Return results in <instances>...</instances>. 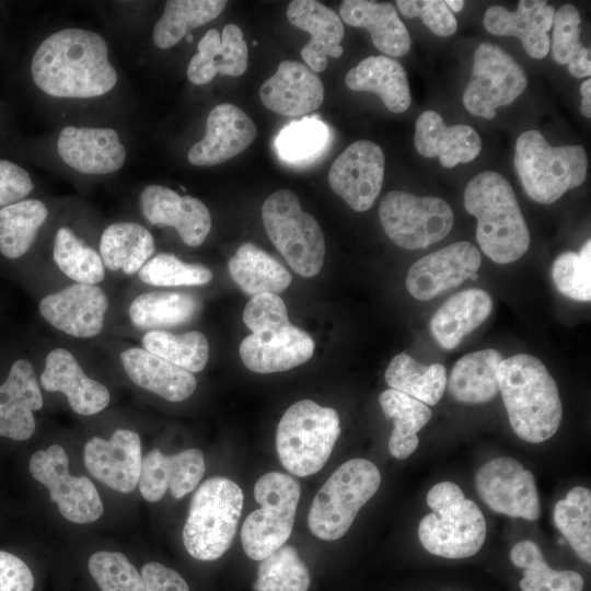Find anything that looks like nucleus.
Instances as JSON below:
<instances>
[{
  "instance_id": "f704fd0d",
  "label": "nucleus",
  "mask_w": 591,
  "mask_h": 591,
  "mask_svg": "<svg viewBox=\"0 0 591 591\" xmlns=\"http://www.w3.org/2000/svg\"><path fill=\"white\" fill-rule=\"evenodd\" d=\"M502 355L491 348L474 351L460 358L452 368L448 390L463 404H483L499 392L498 368Z\"/></svg>"
},
{
  "instance_id": "9b49d317",
  "label": "nucleus",
  "mask_w": 591,
  "mask_h": 591,
  "mask_svg": "<svg viewBox=\"0 0 591 591\" xmlns=\"http://www.w3.org/2000/svg\"><path fill=\"white\" fill-rule=\"evenodd\" d=\"M300 495L299 482L287 474L269 472L258 478L254 498L260 507L246 517L241 530L247 557L263 560L288 541Z\"/></svg>"
},
{
  "instance_id": "864d4df0",
  "label": "nucleus",
  "mask_w": 591,
  "mask_h": 591,
  "mask_svg": "<svg viewBox=\"0 0 591 591\" xmlns=\"http://www.w3.org/2000/svg\"><path fill=\"white\" fill-rule=\"evenodd\" d=\"M88 567L101 591H147L141 573L121 553L96 552Z\"/></svg>"
},
{
  "instance_id": "4d7b16f0",
  "label": "nucleus",
  "mask_w": 591,
  "mask_h": 591,
  "mask_svg": "<svg viewBox=\"0 0 591 591\" xmlns=\"http://www.w3.org/2000/svg\"><path fill=\"white\" fill-rule=\"evenodd\" d=\"M34 577L18 556L0 551V591H32Z\"/></svg>"
},
{
  "instance_id": "6e6552de",
  "label": "nucleus",
  "mask_w": 591,
  "mask_h": 591,
  "mask_svg": "<svg viewBox=\"0 0 591 591\" xmlns=\"http://www.w3.org/2000/svg\"><path fill=\"white\" fill-rule=\"evenodd\" d=\"M340 433L338 413L311 399L292 404L282 415L276 432V449L283 467L305 477L326 464Z\"/></svg>"
},
{
  "instance_id": "a878e982",
  "label": "nucleus",
  "mask_w": 591,
  "mask_h": 591,
  "mask_svg": "<svg viewBox=\"0 0 591 591\" xmlns=\"http://www.w3.org/2000/svg\"><path fill=\"white\" fill-rule=\"evenodd\" d=\"M43 405L32 363L25 359L16 360L0 385V436L16 441L31 438L36 426L33 412Z\"/></svg>"
},
{
  "instance_id": "b1692460",
  "label": "nucleus",
  "mask_w": 591,
  "mask_h": 591,
  "mask_svg": "<svg viewBox=\"0 0 591 591\" xmlns=\"http://www.w3.org/2000/svg\"><path fill=\"white\" fill-rule=\"evenodd\" d=\"M262 103L271 112L297 117L317 109L324 100L318 76L299 61L283 60L260 86Z\"/></svg>"
},
{
  "instance_id": "f3484780",
  "label": "nucleus",
  "mask_w": 591,
  "mask_h": 591,
  "mask_svg": "<svg viewBox=\"0 0 591 591\" xmlns=\"http://www.w3.org/2000/svg\"><path fill=\"white\" fill-rule=\"evenodd\" d=\"M480 265L475 245L455 242L414 263L406 276V288L415 299L428 301L462 285Z\"/></svg>"
},
{
  "instance_id": "2f4dec72",
  "label": "nucleus",
  "mask_w": 591,
  "mask_h": 591,
  "mask_svg": "<svg viewBox=\"0 0 591 591\" xmlns=\"http://www.w3.org/2000/svg\"><path fill=\"white\" fill-rule=\"evenodd\" d=\"M339 15L346 24L366 28L375 48L387 56L402 57L410 49V35L391 3L344 0Z\"/></svg>"
},
{
  "instance_id": "ddd939ff",
  "label": "nucleus",
  "mask_w": 591,
  "mask_h": 591,
  "mask_svg": "<svg viewBox=\"0 0 591 591\" xmlns=\"http://www.w3.org/2000/svg\"><path fill=\"white\" fill-rule=\"evenodd\" d=\"M524 70L501 47L477 46L471 79L463 92V105L473 115L491 119L496 109L511 104L526 88Z\"/></svg>"
},
{
  "instance_id": "8fccbe9b",
  "label": "nucleus",
  "mask_w": 591,
  "mask_h": 591,
  "mask_svg": "<svg viewBox=\"0 0 591 591\" xmlns=\"http://www.w3.org/2000/svg\"><path fill=\"white\" fill-rule=\"evenodd\" d=\"M328 142V127L316 117H306L282 128L275 146L281 160L303 163L320 154Z\"/></svg>"
},
{
  "instance_id": "4be33fe9",
  "label": "nucleus",
  "mask_w": 591,
  "mask_h": 591,
  "mask_svg": "<svg viewBox=\"0 0 591 591\" xmlns=\"http://www.w3.org/2000/svg\"><path fill=\"white\" fill-rule=\"evenodd\" d=\"M205 471V459L199 449L166 455L155 448L142 459L139 490L149 502L161 500L166 490L173 498L181 499L197 487Z\"/></svg>"
},
{
  "instance_id": "e433bc0d",
  "label": "nucleus",
  "mask_w": 591,
  "mask_h": 591,
  "mask_svg": "<svg viewBox=\"0 0 591 591\" xmlns=\"http://www.w3.org/2000/svg\"><path fill=\"white\" fill-rule=\"evenodd\" d=\"M154 252L152 234L135 222L108 225L100 240V256L105 268L132 275L141 269Z\"/></svg>"
},
{
  "instance_id": "680f3d73",
  "label": "nucleus",
  "mask_w": 591,
  "mask_h": 591,
  "mask_svg": "<svg viewBox=\"0 0 591 591\" xmlns=\"http://www.w3.org/2000/svg\"><path fill=\"white\" fill-rule=\"evenodd\" d=\"M186 39H187L188 43H190V42L193 40V35L187 34V35H186Z\"/></svg>"
},
{
  "instance_id": "f257e3e1",
  "label": "nucleus",
  "mask_w": 591,
  "mask_h": 591,
  "mask_svg": "<svg viewBox=\"0 0 591 591\" xmlns=\"http://www.w3.org/2000/svg\"><path fill=\"white\" fill-rule=\"evenodd\" d=\"M31 72L35 84L55 97H95L117 83L105 39L81 28L60 30L44 39L33 56Z\"/></svg>"
},
{
  "instance_id": "79ce46f5",
  "label": "nucleus",
  "mask_w": 591,
  "mask_h": 591,
  "mask_svg": "<svg viewBox=\"0 0 591 591\" xmlns=\"http://www.w3.org/2000/svg\"><path fill=\"white\" fill-rule=\"evenodd\" d=\"M514 566L523 569L519 584L522 591H582L584 581L580 573L572 570L552 569L538 545L524 540L510 551Z\"/></svg>"
},
{
  "instance_id": "bb28decb",
  "label": "nucleus",
  "mask_w": 591,
  "mask_h": 591,
  "mask_svg": "<svg viewBox=\"0 0 591 591\" xmlns=\"http://www.w3.org/2000/svg\"><path fill=\"white\" fill-rule=\"evenodd\" d=\"M39 381L44 390L65 394L72 410L83 416L102 412L111 399L108 390L89 378L65 348H55L47 355Z\"/></svg>"
},
{
  "instance_id": "a211bd4d",
  "label": "nucleus",
  "mask_w": 591,
  "mask_h": 591,
  "mask_svg": "<svg viewBox=\"0 0 591 591\" xmlns=\"http://www.w3.org/2000/svg\"><path fill=\"white\" fill-rule=\"evenodd\" d=\"M108 300L95 285L74 283L46 296L40 315L57 329L78 338H90L103 328Z\"/></svg>"
},
{
  "instance_id": "a18cd8bd",
  "label": "nucleus",
  "mask_w": 591,
  "mask_h": 591,
  "mask_svg": "<svg viewBox=\"0 0 591 591\" xmlns=\"http://www.w3.org/2000/svg\"><path fill=\"white\" fill-rule=\"evenodd\" d=\"M147 351L190 373L201 371L209 359V343L197 331L173 334L166 331H149L142 337Z\"/></svg>"
},
{
  "instance_id": "49530a36",
  "label": "nucleus",
  "mask_w": 591,
  "mask_h": 591,
  "mask_svg": "<svg viewBox=\"0 0 591 591\" xmlns=\"http://www.w3.org/2000/svg\"><path fill=\"white\" fill-rule=\"evenodd\" d=\"M554 523L571 548L587 564L591 563V491L577 486L554 507Z\"/></svg>"
},
{
  "instance_id": "f8f14e48",
  "label": "nucleus",
  "mask_w": 591,
  "mask_h": 591,
  "mask_svg": "<svg viewBox=\"0 0 591 591\" xmlns=\"http://www.w3.org/2000/svg\"><path fill=\"white\" fill-rule=\"evenodd\" d=\"M379 217L389 239L405 250L425 248L441 241L454 222L445 200L402 190L389 192L383 197Z\"/></svg>"
},
{
  "instance_id": "423d86ee",
  "label": "nucleus",
  "mask_w": 591,
  "mask_h": 591,
  "mask_svg": "<svg viewBox=\"0 0 591 591\" xmlns=\"http://www.w3.org/2000/svg\"><path fill=\"white\" fill-rule=\"evenodd\" d=\"M244 496L240 486L223 476L205 480L195 491L183 529V543L190 556L210 561L231 546Z\"/></svg>"
},
{
  "instance_id": "37998d69",
  "label": "nucleus",
  "mask_w": 591,
  "mask_h": 591,
  "mask_svg": "<svg viewBox=\"0 0 591 591\" xmlns=\"http://www.w3.org/2000/svg\"><path fill=\"white\" fill-rule=\"evenodd\" d=\"M48 210L37 199H26L0 209V253L10 259L24 255L32 246Z\"/></svg>"
},
{
  "instance_id": "1a4fd4ad",
  "label": "nucleus",
  "mask_w": 591,
  "mask_h": 591,
  "mask_svg": "<svg viewBox=\"0 0 591 591\" xmlns=\"http://www.w3.org/2000/svg\"><path fill=\"white\" fill-rule=\"evenodd\" d=\"M380 484V471L371 461L352 459L343 463L313 499L308 517L312 534L324 541L344 536Z\"/></svg>"
},
{
  "instance_id": "3c124183",
  "label": "nucleus",
  "mask_w": 591,
  "mask_h": 591,
  "mask_svg": "<svg viewBox=\"0 0 591 591\" xmlns=\"http://www.w3.org/2000/svg\"><path fill=\"white\" fill-rule=\"evenodd\" d=\"M141 281L158 287L200 286L212 279V271L200 264L184 263L171 253H160L138 271Z\"/></svg>"
},
{
  "instance_id": "de8ad7c7",
  "label": "nucleus",
  "mask_w": 591,
  "mask_h": 591,
  "mask_svg": "<svg viewBox=\"0 0 591 591\" xmlns=\"http://www.w3.org/2000/svg\"><path fill=\"white\" fill-rule=\"evenodd\" d=\"M53 256L58 268L77 283L96 285L104 280L100 254L67 227L56 233Z\"/></svg>"
},
{
  "instance_id": "e2e57ef3",
  "label": "nucleus",
  "mask_w": 591,
  "mask_h": 591,
  "mask_svg": "<svg viewBox=\"0 0 591 591\" xmlns=\"http://www.w3.org/2000/svg\"><path fill=\"white\" fill-rule=\"evenodd\" d=\"M477 277H478L477 274H473V275L470 277V279H471V280H476Z\"/></svg>"
},
{
  "instance_id": "7ed1b4c3",
  "label": "nucleus",
  "mask_w": 591,
  "mask_h": 591,
  "mask_svg": "<svg viewBox=\"0 0 591 591\" xmlns=\"http://www.w3.org/2000/svg\"><path fill=\"white\" fill-rule=\"evenodd\" d=\"M464 207L477 219L476 240L484 254L497 264H509L529 250L530 232L509 182L485 171L464 189Z\"/></svg>"
},
{
  "instance_id": "4c0bfd02",
  "label": "nucleus",
  "mask_w": 591,
  "mask_h": 591,
  "mask_svg": "<svg viewBox=\"0 0 591 591\" xmlns=\"http://www.w3.org/2000/svg\"><path fill=\"white\" fill-rule=\"evenodd\" d=\"M380 406L394 422L389 440L390 453L404 460L415 452L419 444L418 431L431 419L428 405L399 391L389 389L379 396Z\"/></svg>"
},
{
  "instance_id": "09e8293b",
  "label": "nucleus",
  "mask_w": 591,
  "mask_h": 591,
  "mask_svg": "<svg viewBox=\"0 0 591 591\" xmlns=\"http://www.w3.org/2000/svg\"><path fill=\"white\" fill-rule=\"evenodd\" d=\"M311 576L298 551L282 545L258 566L255 591H308Z\"/></svg>"
},
{
  "instance_id": "cd10ccee",
  "label": "nucleus",
  "mask_w": 591,
  "mask_h": 591,
  "mask_svg": "<svg viewBox=\"0 0 591 591\" xmlns=\"http://www.w3.org/2000/svg\"><path fill=\"white\" fill-rule=\"evenodd\" d=\"M289 22L311 34V39L301 49V57L315 73L327 67V58H338L344 49L340 42L345 30L339 15L315 0H293L287 8Z\"/></svg>"
},
{
  "instance_id": "dca6fc26",
  "label": "nucleus",
  "mask_w": 591,
  "mask_h": 591,
  "mask_svg": "<svg viewBox=\"0 0 591 591\" xmlns=\"http://www.w3.org/2000/svg\"><path fill=\"white\" fill-rule=\"evenodd\" d=\"M384 153L379 144L359 140L349 144L328 172L331 188L356 211L372 207L384 177Z\"/></svg>"
},
{
  "instance_id": "412c9836",
  "label": "nucleus",
  "mask_w": 591,
  "mask_h": 591,
  "mask_svg": "<svg viewBox=\"0 0 591 591\" xmlns=\"http://www.w3.org/2000/svg\"><path fill=\"white\" fill-rule=\"evenodd\" d=\"M256 134L245 112L230 103L219 104L209 113L205 136L189 149L187 159L197 166L220 164L248 148Z\"/></svg>"
},
{
  "instance_id": "6e6d98bb",
  "label": "nucleus",
  "mask_w": 591,
  "mask_h": 591,
  "mask_svg": "<svg viewBox=\"0 0 591 591\" xmlns=\"http://www.w3.org/2000/svg\"><path fill=\"white\" fill-rule=\"evenodd\" d=\"M33 189L28 173L13 162L0 160V207L22 201Z\"/></svg>"
},
{
  "instance_id": "5701e85b",
  "label": "nucleus",
  "mask_w": 591,
  "mask_h": 591,
  "mask_svg": "<svg viewBox=\"0 0 591 591\" xmlns=\"http://www.w3.org/2000/svg\"><path fill=\"white\" fill-rule=\"evenodd\" d=\"M62 161L84 174H108L118 171L126 150L112 128L65 127L57 140Z\"/></svg>"
},
{
  "instance_id": "72a5a7b5",
  "label": "nucleus",
  "mask_w": 591,
  "mask_h": 591,
  "mask_svg": "<svg viewBox=\"0 0 591 591\" xmlns=\"http://www.w3.org/2000/svg\"><path fill=\"white\" fill-rule=\"evenodd\" d=\"M345 83L350 90L376 94L393 113L405 112L412 103L404 68L384 55L362 59L347 72Z\"/></svg>"
},
{
  "instance_id": "6ab92c4d",
  "label": "nucleus",
  "mask_w": 591,
  "mask_h": 591,
  "mask_svg": "<svg viewBox=\"0 0 591 591\" xmlns=\"http://www.w3.org/2000/svg\"><path fill=\"white\" fill-rule=\"evenodd\" d=\"M83 459L93 477L115 491L131 493L141 472L140 437L129 429H117L109 440L93 437L84 447Z\"/></svg>"
},
{
  "instance_id": "c85d7f7f",
  "label": "nucleus",
  "mask_w": 591,
  "mask_h": 591,
  "mask_svg": "<svg viewBox=\"0 0 591 591\" xmlns=\"http://www.w3.org/2000/svg\"><path fill=\"white\" fill-rule=\"evenodd\" d=\"M414 142L420 155L438 157L448 169L475 160L482 151L480 137L473 127L447 126L441 115L432 109L418 116Z\"/></svg>"
},
{
  "instance_id": "58836bf2",
  "label": "nucleus",
  "mask_w": 591,
  "mask_h": 591,
  "mask_svg": "<svg viewBox=\"0 0 591 591\" xmlns=\"http://www.w3.org/2000/svg\"><path fill=\"white\" fill-rule=\"evenodd\" d=\"M385 381L393 390L433 406L447 387V371L441 363L424 364L406 352L396 355L385 371Z\"/></svg>"
},
{
  "instance_id": "2eb2a0df",
  "label": "nucleus",
  "mask_w": 591,
  "mask_h": 591,
  "mask_svg": "<svg viewBox=\"0 0 591 591\" xmlns=\"http://www.w3.org/2000/svg\"><path fill=\"white\" fill-rule=\"evenodd\" d=\"M476 490L495 512L534 521L541 503L533 474L512 457L485 463L475 475Z\"/></svg>"
},
{
  "instance_id": "4468645a",
  "label": "nucleus",
  "mask_w": 591,
  "mask_h": 591,
  "mask_svg": "<svg viewBox=\"0 0 591 591\" xmlns=\"http://www.w3.org/2000/svg\"><path fill=\"white\" fill-rule=\"evenodd\" d=\"M65 449L53 444L36 451L28 464L31 475L49 490L50 499L70 522L84 524L103 514V503L94 484L85 476H72Z\"/></svg>"
},
{
  "instance_id": "39448f33",
  "label": "nucleus",
  "mask_w": 591,
  "mask_h": 591,
  "mask_svg": "<svg viewBox=\"0 0 591 591\" xmlns=\"http://www.w3.org/2000/svg\"><path fill=\"white\" fill-rule=\"evenodd\" d=\"M426 499L432 512L418 525L422 547L432 555L450 559L475 555L486 538V521L479 507L449 480L432 486Z\"/></svg>"
},
{
  "instance_id": "c756f323",
  "label": "nucleus",
  "mask_w": 591,
  "mask_h": 591,
  "mask_svg": "<svg viewBox=\"0 0 591 591\" xmlns=\"http://www.w3.org/2000/svg\"><path fill=\"white\" fill-rule=\"evenodd\" d=\"M197 49L187 66V78L194 84H206L218 73L239 77L247 69V45L235 24H227L221 35L215 28L209 30Z\"/></svg>"
},
{
  "instance_id": "f03ea898",
  "label": "nucleus",
  "mask_w": 591,
  "mask_h": 591,
  "mask_svg": "<svg viewBox=\"0 0 591 591\" xmlns=\"http://www.w3.org/2000/svg\"><path fill=\"white\" fill-rule=\"evenodd\" d=\"M498 387L510 426L520 439L540 443L556 433L563 416L559 391L538 358L517 354L503 359Z\"/></svg>"
},
{
  "instance_id": "393cba45",
  "label": "nucleus",
  "mask_w": 591,
  "mask_h": 591,
  "mask_svg": "<svg viewBox=\"0 0 591 591\" xmlns=\"http://www.w3.org/2000/svg\"><path fill=\"white\" fill-rule=\"evenodd\" d=\"M555 8L543 0H521L515 11L493 5L484 14L485 28L498 36L518 37L526 54L543 59L549 51L548 31L553 26Z\"/></svg>"
},
{
  "instance_id": "5fc2aeb1",
  "label": "nucleus",
  "mask_w": 591,
  "mask_h": 591,
  "mask_svg": "<svg viewBox=\"0 0 591 591\" xmlns=\"http://www.w3.org/2000/svg\"><path fill=\"white\" fill-rule=\"evenodd\" d=\"M399 12L406 18H420L436 35L447 37L455 33L457 22L454 14L441 0H397Z\"/></svg>"
},
{
  "instance_id": "9d476101",
  "label": "nucleus",
  "mask_w": 591,
  "mask_h": 591,
  "mask_svg": "<svg viewBox=\"0 0 591 591\" xmlns=\"http://www.w3.org/2000/svg\"><path fill=\"white\" fill-rule=\"evenodd\" d=\"M266 233L289 266L311 278L323 266L325 241L316 219L304 212L299 198L289 189L269 195L262 206Z\"/></svg>"
},
{
  "instance_id": "c9c22d12",
  "label": "nucleus",
  "mask_w": 591,
  "mask_h": 591,
  "mask_svg": "<svg viewBox=\"0 0 591 591\" xmlns=\"http://www.w3.org/2000/svg\"><path fill=\"white\" fill-rule=\"evenodd\" d=\"M229 273L247 294L280 293L291 283L290 273L271 255L247 242L230 258Z\"/></svg>"
},
{
  "instance_id": "aec40b11",
  "label": "nucleus",
  "mask_w": 591,
  "mask_h": 591,
  "mask_svg": "<svg viewBox=\"0 0 591 591\" xmlns=\"http://www.w3.org/2000/svg\"><path fill=\"white\" fill-rule=\"evenodd\" d=\"M139 201L142 215L150 223L173 227L189 246L202 244L210 232V212L195 197L182 196L165 186L150 185L141 192Z\"/></svg>"
},
{
  "instance_id": "20e7f679",
  "label": "nucleus",
  "mask_w": 591,
  "mask_h": 591,
  "mask_svg": "<svg viewBox=\"0 0 591 591\" xmlns=\"http://www.w3.org/2000/svg\"><path fill=\"white\" fill-rule=\"evenodd\" d=\"M283 300L275 293L251 298L243 322L251 331L240 345L245 367L256 373L283 372L309 361L314 340L290 323Z\"/></svg>"
},
{
  "instance_id": "603ef678",
  "label": "nucleus",
  "mask_w": 591,
  "mask_h": 591,
  "mask_svg": "<svg viewBox=\"0 0 591 591\" xmlns=\"http://www.w3.org/2000/svg\"><path fill=\"white\" fill-rule=\"evenodd\" d=\"M552 279L565 297L589 302L591 300V242L588 240L579 253L564 252L552 266Z\"/></svg>"
},
{
  "instance_id": "a19ab883",
  "label": "nucleus",
  "mask_w": 591,
  "mask_h": 591,
  "mask_svg": "<svg viewBox=\"0 0 591 591\" xmlns=\"http://www.w3.org/2000/svg\"><path fill=\"white\" fill-rule=\"evenodd\" d=\"M224 0H169L153 28V42L162 49L176 45L189 31L216 19L225 8Z\"/></svg>"
},
{
  "instance_id": "0eeeda50",
  "label": "nucleus",
  "mask_w": 591,
  "mask_h": 591,
  "mask_svg": "<svg viewBox=\"0 0 591 591\" xmlns=\"http://www.w3.org/2000/svg\"><path fill=\"white\" fill-rule=\"evenodd\" d=\"M514 167L528 196L548 205L584 182L588 160L582 146L553 147L532 129L517 139Z\"/></svg>"
},
{
  "instance_id": "7c9ffc66",
  "label": "nucleus",
  "mask_w": 591,
  "mask_h": 591,
  "mask_svg": "<svg viewBox=\"0 0 591 591\" xmlns=\"http://www.w3.org/2000/svg\"><path fill=\"white\" fill-rule=\"evenodd\" d=\"M120 361L126 374L136 385L169 402H183L196 390L197 381L193 373L143 348L124 350Z\"/></svg>"
},
{
  "instance_id": "bf43d9fd",
  "label": "nucleus",
  "mask_w": 591,
  "mask_h": 591,
  "mask_svg": "<svg viewBox=\"0 0 591 591\" xmlns=\"http://www.w3.org/2000/svg\"><path fill=\"white\" fill-rule=\"evenodd\" d=\"M580 93L582 96L580 111L587 118L591 117V80L582 82L580 85Z\"/></svg>"
},
{
  "instance_id": "ea45409f",
  "label": "nucleus",
  "mask_w": 591,
  "mask_h": 591,
  "mask_svg": "<svg viewBox=\"0 0 591 591\" xmlns=\"http://www.w3.org/2000/svg\"><path fill=\"white\" fill-rule=\"evenodd\" d=\"M200 305V301L189 293L148 292L131 302L129 316L138 328L159 331L189 322Z\"/></svg>"
},
{
  "instance_id": "052dcab7",
  "label": "nucleus",
  "mask_w": 591,
  "mask_h": 591,
  "mask_svg": "<svg viewBox=\"0 0 591 591\" xmlns=\"http://www.w3.org/2000/svg\"><path fill=\"white\" fill-rule=\"evenodd\" d=\"M450 11L460 12L464 7L463 0H447L444 1Z\"/></svg>"
},
{
  "instance_id": "c03bdc74",
  "label": "nucleus",
  "mask_w": 591,
  "mask_h": 591,
  "mask_svg": "<svg viewBox=\"0 0 591 591\" xmlns=\"http://www.w3.org/2000/svg\"><path fill=\"white\" fill-rule=\"evenodd\" d=\"M581 18L573 4H564L553 19L552 56L559 65H567L575 78L591 76V51L580 42Z\"/></svg>"
},
{
  "instance_id": "13d9d810",
  "label": "nucleus",
  "mask_w": 591,
  "mask_h": 591,
  "mask_svg": "<svg viewBox=\"0 0 591 591\" xmlns=\"http://www.w3.org/2000/svg\"><path fill=\"white\" fill-rule=\"evenodd\" d=\"M147 591H190L185 579L174 569L150 561L141 569Z\"/></svg>"
},
{
  "instance_id": "473e14b6",
  "label": "nucleus",
  "mask_w": 591,
  "mask_h": 591,
  "mask_svg": "<svg viewBox=\"0 0 591 591\" xmlns=\"http://www.w3.org/2000/svg\"><path fill=\"white\" fill-rule=\"evenodd\" d=\"M491 310L493 299L485 290L460 291L437 310L430 321V331L443 349H454L490 315Z\"/></svg>"
}]
</instances>
